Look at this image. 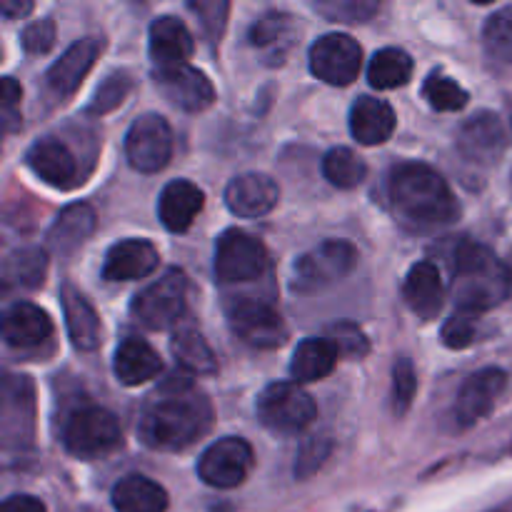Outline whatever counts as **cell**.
I'll return each instance as SVG.
<instances>
[{"mask_svg": "<svg viewBox=\"0 0 512 512\" xmlns=\"http://www.w3.org/2000/svg\"><path fill=\"white\" fill-rule=\"evenodd\" d=\"M483 48L490 60L500 65H512V5L500 8L485 20Z\"/></svg>", "mask_w": 512, "mask_h": 512, "instance_id": "cell-36", "label": "cell"}, {"mask_svg": "<svg viewBox=\"0 0 512 512\" xmlns=\"http://www.w3.org/2000/svg\"><path fill=\"white\" fill-rule=\"evenodd\" d=\"M330 453H333L330 435H313V438L305 440L298 450V460H295V478L305 480L318 473L325 460L330 458Z\"/></svg>", "mask_w": 512, "mask_h": 512, "instance_id": "cell-42", "label": "cell"}, {"mask_svg": "<svg viewBox=\"0 0 512 512\" xmlns=\"http://www.w3.org/2000/svg\"><path fill=\"white\" fill-rule=\"evenodd\" d=\"M130 90H133V75L130 73H125V70H115V73L105 75V80L98 85L93 98H90L88 113L90 115L110 113V110H115L125 98H128Z\"/></svg>", "mask_w": 512, "mask_h": 512, "instance_id": "cell-38", "label": "cell"}, {"mask_svg": "<svg viewBox=\"0 0 512 512\" xmlns=\"http://www.w3.org/2000/svg\"><path fill=\"white\" fill-rule=\"evenodd\" d=\"M458 148L470 163L490 165L503 155L505 150V130L495 113H475L465 120L458 133Z\"/></svg>", "mask_w": 512, "mask_h": 512, "instance_id": "cell-21", "label": "cell"}, {"mask_svg": "<svg viewBox=\"0 0 512 512\" xmlns=\"http://www.w3.org/2000/svg\"><path fill=\"white\" fill-rule=\"evenodd\" d=\"M173 155V130L160 113H143L125 133V158L138 173H160Z\"/></svg>", "mask_w": 512, "mask_h": 512, "instance_id": "cell-11", "label": "cell"}, {"mask_svg": "<svg viewBox=\"0 0 512 512\" xmlns=\"http://www.w3.org/2000/svg\"><path fill=\"white\" fill-rule=\"evenodd\" d=\"M148 38L150 60L155 63V70L188 65V58L193 55V35L183 20L175 18V15L155 18Z\"/></svg>", "mask_w": 512, "mask_h": 512, "instance_id": "cell-20", "label": "cell"}, {"mask_svg": "<svg viewBox=\"0 0 512 512\" xmlns=\"http://www.w3.org/2000/svg\"><path fill=\"white\" fill-rule=\"evenodd\" d=\"M360 68H363V48L350 35L328 33L315 40L310 48V70L323 83L345 88L355 83Z\"/></svg>", "mask_w": 512, "mask_h": 512, "instance_id": "cell-13", "label": "cell"}, {"mask_svg": "<svg viewBox=\"0 0 512 512\" xmlns=\"http://www.w3.org/2000/svg\"><path fill=\"white\" fill-rule=\"evenodd\" d=\"M480 323L475 313H455L445 320L443 330H440V340L445 348L450 350H465L478 340Z\"/></svg>", "mask_w": 512, "mask_h": 512, "instance_id": "cell-41", "label": "cell"}, {"mask_svg": "<svg viewBox=\"0 0 512 512\" xmlns=\"http://www.w3.org/2000/svg\"><path fill=\"white\" fill-rule=\"evenodd\" d=\"M30 10H33V3L30 0H0V13L5 15V18H23V15H28Z\"/></svg>", "mask_w": 512, "mask_h": 512, "instance_id": "cell-48", "label": "cell"}, {"mask_svg": "<svg viewBox=\"0 0 512 512\" xmlns=\"http://www.w3.org/2000/svg\"><path fill=\"white\" fill-rule=\"evenodd\" d=\"M153 80L158 93L185 113H203L215 103V88L208 75L200 73L198 68H190V65L155 70Z\"/></svg>", "mask_w": 512, "mask_h": 512, "instance_id": "cell-16", "label": "cell"}, {"mask_svg": "<svg viewBox=\"0 0 512 512\" xmlns=\"http://www.w3.org/2000/svg\"><path fill=\"white\" fill-rule=\"evenodd\" d=\"M508 385V373L500 368H483L470 375L460 388L453 408V423L458 430L473 428L493 413L495 403Z\"/></svg>", "mask_w": 512, "mask_h": 512, "instance_id": "cell-15", "label": "cell"}, {"mask_svg": "<svg viewBox=\"0 0 512 512\" xmlns=\"http://www.w3.org/2000/svg\"><path fill=\"white\" fill-rule=\"evenodd\" d=\"M95 210L88 203H70L55 215L53 225L48 228V248L55 255H70L93 235Z\"/></svg>", "mask_w": 512, "mask_h": 512, "instance_id": "cell-28", "label": "cell"}, {"mask_svg": "<svg viewBox=\"0 0 512 512\" xmlns=\"http://www.w3.org/2000/svg\"><path fill=\"white\" fill-rule=\"evenodd\" d=\"M205 195L190 180H170L158 198V218L170 233H185L203 210Z\"/></svg>", "mask_w": 512, "mask_h": 512, "instance_id": "cell-24", "label": "cell"}, {"mask_svg": "<svg viewBox=\"0 0 512 512\" xmlns=\"http://www.w3.org/2000/svg\"><path fill=\"white\" fill-rule=\"evenodd\" d=\"M53 335L48 313L33 303H13L3 313V340L10 348H38Z\"/></svg>", "mask_w": 512, "mask_h": 512, "instance_id": "cell-25", "label": "cell"}, {"mask_svg": "<svg viewBox=\"0 0 512 512\" xmlns=\"http://www.w3.org/2000/svg\"><path fill=\"white\" fill-rule=\"evenodd\" d=\"M278 200V183L263 173L235 175L225 188V205L238 218H263L278 205Z\"/></svg>", "mask_w": 512, "mask_h": 512, "instance_id": "cell-18", "label": "cell"}, {"mask_svg": "<svg viewBox=\"0 0 512 512\" xmlns=\"http://www.w3.org/2000/svg\"><path fill=\"white\" fill-rule=\"evenodd\" d=\"M160 265V255L153 243L148 240H118L108 250L103 263V278L108 283H130V280H143Z\"/></svg>", "mask_w": 512, "mask_h": 512, "instance_id": "cell-19", "label": "cell"}, {"mask_svg": "<svg viewBox=\"0 0 512 512\" xmlns=\"http://www.w3.org/2000/svg\"><path fill=\"white\" fill-rule=\"evenodd\" d=\"M170 353L183 370L193 375H213L218 370L213 350L195 328H180L170 340Z\"/></svg>", "mask_w": 512, "mask_h": 512, "instance_id": "cell-32", "label": "cell"}, {"mask_svg": "<svg viewBox=\"0 0 512 512\" xmlns=\"http://www.w3.org/2000/svg\"><path fill=\"white\" fill-rule=\"evenodd\" d=\"M0 512H45V503L35 495H10Z\"/></svg>", "mask_w": 512, "mask_h": 512, "instance_id": "cell-47", "label": "cell"}, {"mask_svg": "<svg viewBox=\"0 0 512 512\" xmlns=\"http://www.w3.org/2000/svg\"><path fill=\"white\" fill-rule=\"evenodd\" d=\"M163 370V360L143 338H125L113 358V373L128 388L153 380Z\"/></svg>", "mask_w": 512, "mask_h": 512, "instance_id": "cell-29", "label": "cell"}, {"mask_svg": "<svg viewBox=\"0 0 512 512\" xmlns=\"http://www.w3.org/2000/svg\"><path fill=\"white\" fill-rule=\"evenodd\" d=\"M358 248L348 240H325L293 265L290 288L300 295H313L348 278L358 265Z\"/></svg>", "mask_w": 512, "mask_h": 512, "instance_id": "cell-5", "label": "cell"}, {"mask_svg": "<svg viewBox=\"0 0 512 512\" xmlns=\"http://www.w3.org/2000/svg\"><path fill=\"white\" fill-rule=\"evenodd\" d=\"M225 318L230 330L238 335L243 343L260 350H273L288 340V328L280 318L278 310L270 303L258 298H233L225 303Z\"/></svg>", "mask_w": 512, "mask_h": 512, "instance_id": "cell-10", "label": "cell"}, {"mask_svg": "<svg viewBox=\"0 0 512 512\" xmlns=\"http://www.w3.org/2000/svg\"><path fill=\"white\" fill-rule=\"evenodd\" d=\"M388 200L395 220L415 235L440 233L463 213L448 180L423 163H403L390 173Z\"/></svg>", "mask_w": 512, "mask_h": 512, "instance_id": "cell-2", "label": "cell"}, {"mask_svg": "<svg viewBox=\"0 0 512 512\" xmlns=\"http://www.w3.org/2000/svg\"><path fill=\"white\" fill-rule=\"evenodd\" d=\"M418 393V373L408 358H400L393 368V413L403 418Z\"/></svg>", "mask_w": 512, "mask_h": 512, "instance_id": "cell-43", "label": "cell"}, {"mask_svg": "<svg viewBox=\"0 0 512 512\" xmlns=\"http://www.w3.org/2000/svg\"><path fill=\"white\" fill-rule=\"evenodd\" d=\"M0 438L5 450L23 453L35 440V385L28 375L8 373L0 395Z\"/></svg>", "mask_w": 512, "mask_h": 512, "instance_id": "cell-9", "label": "cell"}, {"mask_svg": "<svg viewBox=\"0 0 512 512\" xmlns=\"http://www.w3.org/2000/svg\"><path fill=\"white\" fill-rule=\"evenodd\" d=\"M215 423L208 395L188 378H168L140 410L138 438L158 453H180L210 433Z\"/></svg>", "mask_w": 512, "mask_h": 512, "instance_id": "cell-1", "label": "cell"}, {"mask_svg": "<svg viewBox=\"0 0 512 512\" xmlns=\"http://www.w3.org/2000/svg\"><path fill=\"white\" fill-rule=\"evenodd\" d=\"M25 163L28 168L38 175L43 183L53 185V188L70 190L78 185V180L83 178L80 173V165L75 153L70 150V145L65 140L48 135V138H38L25 153ZM83 183V180H80Z\"/></svg>", "mask_w": 512, "mask_h": 512, "instance_id": "cell-17", "label": "cell"}, {"mask_svg": "<svg viewBox=\"0 0 512 512\" xmlns=\"http://www.w3.org/2000/svg\"><path fill=\"white\" fill-rule=\"evenodd\" d=\"M255 465L253 448L243 438H220L203 450L198 475L205 485L218 490L238 488Z\"/></svg>", "mask_w": 512, "mask_h": 512, "instance_id": "cell-12", "label": "cell"}, {"mask_svg": "<svg viewBox=\"0 0 512 512\" xmlns=\"http://www.w3.org/2000/svg\"><path fill=\"white\" fill-rule=\"evenodd\" d=\"M115 512H165L168 510V493L145 475H128L118 480L113 488Z\"/></svg>", "mask_w": 512, "mask_h": 512, "instance_id": "cell-31", "label": "cell"}, {"mask_svg": "<svg viewBox=\"0 0 512 512\" xmlns=\"http://www.w3.org/2000/svg\"><path fill=\"white\" fill-rule=\"evenodd\" d=\"M255 410L260 425L275 435H298L318 418V405L298 383H270Z\"/></svg>", "mask_w": 512, "mask_h": 512, "instance_id": "cell-6", "label": "cell"}, {"mask_svg": "<svg viewBox=\"0 0 512 512\" xmlns=\"http://www.w3.org/2000/svg\"><path fill=\"white\" fill-rule=\"evenodd\" d=\"M103 48L105 43L98 35H88V38H80L73 45H68L65 53L45 73V95L55 100V103L68 100L80 88V83L90 73V68L98 60V55L103 53Z\"/></svg>", "mask_w": 512, "mask_h": 512, "instance_id": "cell-14", "label": "cell"}, {"mask_svg": "<svg viewBox=\"0 0 512 512\" xmlns=\"http://www.w3.org/2000/svg\"><path fill=\"white\" fill-rule=\"evenodd\" d=\"M313 10L323 15L325 20L358 25L368 23L378 13L380 5L373 0H323V3H313Z\"/></svg>", "mask_w": 512, "mask_h": 512, "instance_id": "cell-39", "label": "cell"}, {"mask_svg": "<svg viewBox=\"0 0 512 512\" xmlns=\"http://www.w3.org/2000/svg\"><path fill=\"white\" fill-rule=\"evenodd\" d=\"M188 8L198 15V23L203 28L205 38L213 45L218 43L225 30V18H228L230 5L225 0H200V3H190Z\"/></svg>", "mask_w": 512, "mask_h": 512, "instance_id": "cell-44", "label": "cell"}, {"mask_svg": "<svg viewBox=\"0 0 512 512\" xmlns=\"http://www.w3.org/2000/svg\"><path fill=\"white\" fill-rule=\"evenodd\" d=\"M403 300L420 320L438 318L445 308V283L438 265L420 260L403 280Z\"/></svg>", "mask_w": 512, "mask_h": 512, "instance_id": "cell-22", "label": "cell"}, {"mask_svg": "<svg viewBox=\"0 0 512 512\" xmlns=\"http://www.w3.org/2000/svg\"><path fill=\"white\" fill-rule=\"evenodd\" d=\"M328 340L338 348L340 358L348 360H363L370 353V340L365 338V333L360 330V325L348 323V320H340V323L330 325L328 328Z\"/></svg>", "mask_w": 512, "mask_h": 512, "instance_id": "cell-40", "label": "cell"}, {"mask_svg": "<svg viewBox=\"0 0 512 512\" xmlns=\"http://www.w3.org/2000/svg\"><path fill=\"white\" fill-rule=\"evenodd\" d=\"M450 265H453L450 295L460 313L480 315L485 310L498 308L510 295V268L485 245L465 240L455 248Z\"/></svg>", "mask_w": 512, "mask_h": 512, "instance_id": "cell-3", "label": "cell"}, {"mask_svg": "<svg viewBox=\"0 0 512 512\" xmlns=\"http://www.w3.org/2000/svg\"><path fill=\"white\" fill-rule=\"evenodd\" d=\"M338 348L328 338H308L295 348L290 360V378L293 383H315L328 378L338 365Z\"/></svg>", "mask_w": 512, "mask_h": 512, "instance_id": "cell-30", "label": "cell"}, {"mask_svg": "<svg viewBox=\"0 0 512 512\" xmlns=\"http://www.w3.org/2000/svg\"><path fill=\"white\" fill-rule=\"evenodd\" d=\"M20 43H23L25 53L30 55L48 53L55 43V23L50 18H40L25 25L23 33H20Z\"/></svg>", "mask_w": 512, "mask_h": 512, "instance_id": "cell-45", "label": "cell"}, {"mask_svg": "<svg viewBox=\"0 0 512 512\" xmlns=\"http://www.w3.org/2000/svg\"><path fill=\"white\" fill-rule=\"evenodd\" d=\"M60 443L73 458L98 460L123 443V430L110 410L98 405H80L65 418L60 428Z\"/></svg>", "mask_w": 512, "mask_h": 512, "instance_id": "cell-4", "label": "cell"}, {"mask_svg": "<svg viewBox=\"0 0 512 512\" xmlns=\"http://www.w3.org/2000/svg\"><path fill=\"white\" fill-rule=\"evenodd\" d=\"M413 75V58L400 48H383L368 65V83L378 90H393L405 85Z\"/></svg>", "mask_w": 512, "mask_h": 512, "instance_id": "cell-34", "label": "cell"}, {"mask_svg": "<svg viewBox=\"0 0 512 512\" xmlns=\"http://www.w3.org/2000/svg\"><path fill=\"white\" fill-rule=\"evenodd\" d=\"M48 275V255L40 248H18L8 253L3 263V278L10 288L35 290Z\"/></svg>", "mask_w": 512, "mask_h": 512, "instance_id": "cell-33", "label": "cell"}, {"mask_svg": "<svg viewBox=\"0 0 512 512\" xmlns=\"http://www.w3.org/2000/svg\"><path fill=\"white\" fill-rule=\"evenodd\" d=\"M188 300V278L170 268L155 283L145 285L130 303V315L148 330H165L180 320Z\"/></svg>", "mask_w": 512, "mask_h": 512, "instance_id": "cell-7", "label": "cell"}, {"mask_svg": "<svg viewBox=\"0 0 512 512\" xmlns=\"http://www.w3.org/2000/svg\"><path fill=\"white\" fill-rule=\"evenodd\" d=\"M20 98H23L20 85L13 78H3V83H0V105H3V130L8 135L20 130Z\"/></svg>", "mask_w": 512, "mask_h": 512, "instance_id": "cell-46", "label": "cell"}, {"mask_svg": "<svg viewBox=\"0 0 512 512\" xmlns=\"http://www.w3.org/2000/svg\"><path fill=\"white\" fill-rule=\"evenodd\" d=\"M395 130V110L385 100L360 95L350 108V133L363 145L388 143Z\"/></svg>", "mask_w": 512, "mask_h": 512, "instance_id": "cell-27", "label": "cell"}, {"mask_svg": "<svg viewBox=\"0 0 512 512\" xmlns=\"http://www.w3.org/2000/svg\"><path fill=\"white\" fill-rule=\"evenodd\" d=\"M295 35H298V25L295 18L280 10H268L260 15L250 28L248 40L255 50L260 53L265 65H280L293 48Z\"/></svg>", "mask_w": 512, "mask_h": 512, "instance_id": "cell-23", "label": "cell"}, {"mask_svg": "<svg viewBox=\"0 0 512 512\" xmlns=\"http://www.w3.org/2000/svg\"><path fill=\"white\" fill-rule=\"evenodd\" d=\"M60 303H63L65 328H68L70 340L78 350L90 353L100 345V318L93 305L88 303L83 293L75 285H60Z\"/></svg>", "mask_w": 512, "mask_h": 512, "instance_id": "cell-26", "label": "cell"}, {"mask_svg": "<svg viewBox=\"0 0 512 512\" xmlns=\"http://www.w3.org/2000/svg\"><path fill=\"white\" fill-rule=\"evenodd\" d=\"M423 98L440 113H455L468 103V90L460 88L443 70H433L423 83Z\"/></svg>", "mask_w": 512, "mask_h": 512, "instance_id": "cell-37", "label": "cell"}, {"mask_svg": "<svg viewBox=\"0 0 512 512\" xmlns=\"http://www.w3.org/2000/svg\"><path fill=\"white\" fill-rule=\"evenodd\" d=\"M323 175L335 188L350 190L363 183L365 175H368V165H365V160L355 150L333 148L323 158Z\"/></svg>", "mask_w": 512, "mask_h": 512, "instance_id": "cell-35", "label": "cell"}, {"mask_svg": "<svg viewBox=\"0 0 512 512\" xmlns=\"http://www.w3.org/2000/svg\"><path fill=\"white\" fill-rule=\"evenodd\" d=\"M215 278L223 285L253 283L268 270V250L255 235L230 228L215 243Z\"/></svg>", "mask_w": 512, "mask_h": 512, "instance_id": "cell-8", "label": "cell"}]
</instances>
